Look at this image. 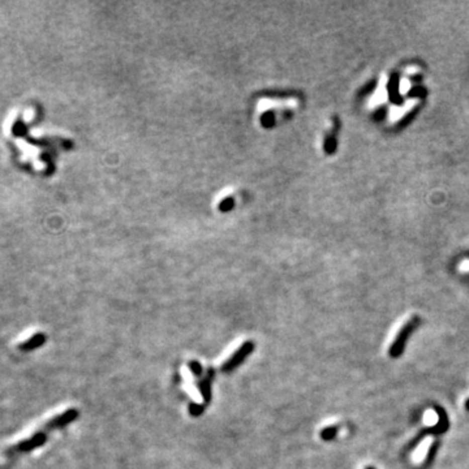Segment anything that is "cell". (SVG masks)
Instances as JSON below:
<instances>
[{
    "label": "cell",
    "instance_id": "obj_7",
    "mask_svg": "<svg viewBox=\"0 0 469 469\" xmlns=\"http://www.w3.org/2000/svg\"><path fill=\"white\" fill-rule=\"evenodd\" d=\"M424 421H425V424H428V425H434L435 422L438 421L437 413H435V412L433 411V409H430V411H428V412H426V413H425V418H424Z\"/></svg>",
    "mask_w": 469,
    "mask_h": 469
},
{
    "label": "cell",
    "instance_id": "obj_3",
    "mask_svg": "<svg viewBox=\"0 0 469 469\" xmlns=\"http://www.w3.org/2000/svg\"><path fill=\"white\" fill-rule=\"evenodd\" d=\"M77 417H78V412H77L76 409H68V411H65L64 413H60V415H58L56 417L51 418V420L46 424L45 428L48 429V430L64 428L65 425L74 421Z\"/></svg>",
    "mask_w": 469,
    "mask_h": 469
},
{
    "label": "cell",
    "instance_id": "obj_4",
    "mask_svg": "<svg viewBox=\"0 0 469 469\" xmlns=\"http://www.w3.org/2000/svg\"><path fill=\"white\" fill-rule=\"evenodd\" d=\"M413 327H415V322H408L406 325V327H404V329L400 331V335L398 336V339H396L395 343L393 344L391 351H390L393 356H398V354L400 353L403 345H404V342H406L407 336H408V334L412 331V329H413Z\"/></svg>",
    "mask_w": 469,
    "mask_h": 469
},
{
    "label": "cell",
    "instance_id": "obj_1",
    "mask_svg": "<svg viewBox=\"0 0 469 469\" xmlns=\"http://www.w3.org/2000/svg\"><path fill=\"white\" fill-rule=\"evenodd\" d=\"M46 440H47L46 433H37V434H34L33 437L28 438V439L23 440V442H19V443L15 444V446L10 447L6 453L7 455H12V453L29 452V451L37 448V447L45 444Z\"/></svg>",
    "mask_w": 469,
    "mask_h": 469
},
{
    "label": "cell",
    "instance_id": "obj_2",
    "mask_svg": "<svg viewBox=\"0 0 469 469\" xmlns=\"http://www.w3.org/2000/svg\"><path fill=\"white\" fill-rule=\"evenodd\" d=\"M252 349H253V343L252 342L244 343V344L241 345V347H240L239 349H237V351L235 352V353H233L232 356H231V357L226 361V362H224L223 366H222V370H223V371L233 370L235 367L239 366V365L243 362L244 358H245L246 356H248V354L252 352Z\"/></svg>",
    "mask_w": 469,
    "mask_h": 469
},
{
    "label": "cell",
    "instance_id": "obj_6",
    "mask_svg": "<svg viewBox=\"0 0 469 469\" xmlns=\"http://www.w3.org/2000/svg\"><path fill=\"white\" fill-rule=\"evenodd\" d=\"M430 444H431V439H425L424 442L418 446L416 452L413 453V460H415V461H421V460H424L425 455L428 453Z\"/></svg>",
    "mask_w": 469,
    "mask_h": 469
},
{
    "label": "cell",
    "instance_id": "obj_5",
    "mask_svg": "<svg viewBox=\"0 0 469 469\" xmlns=\"http://www.w3.org/2000/svg\"><path fill=\"white\" fill-rule=\"evenodd\" d=\"M45 342H46L45 334H43V332H38V334H35L34 336L29 338L24 343H21V344L19 345V348L24 352H29V351H33V349H35V348L43 345L45 344Z\"/></svg>",
    "mask_w": 469,
    "mask_h": 469
}]
</instances>
